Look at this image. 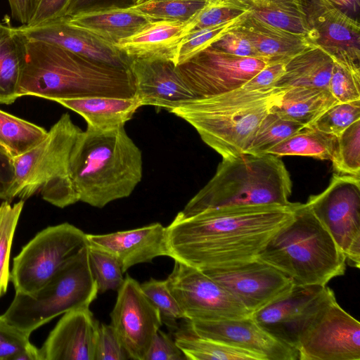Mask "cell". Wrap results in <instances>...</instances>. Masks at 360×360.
Masks as SVG:
<instances>
[{"label":"cell","instance_id":"1","mask_svg":"<svg viewBox=\"0 0 360 360\" xmlns=\"http://www.w3.org/2000/svg\"><path fill=\"white\" fill-rule=\"evenodd\" d=\"M297 202L209 209L179 213L166 227L169 257L199 270L257 258L293 217Z\"/></svg>","mask_w":360,"mask_h":360},{"label":"cell","instance_id":"2","mask_svg":"<svg viewBox=\"0 0 360 360\" xmlns=\"http://www.w3.org/2000/svg\"><path fill=\"white\" fill-rule=\"evenodd\" d=\"M24 37L19 97L34 96L56 102L90 96H136L129 68L100 63L52 43Z\"/></svg>","mask_w":360,"mask_h":360},{"label":"cell","instance_id":"3","mask_svg":"<svg viewBox=\"0 0 360 360\" xmlns=\"http://www.w3.org/2000/svg\"><path fill=\"white\" fill-rule=\"evenodd\" d=\"M70 176L79 201L102 208L129 197L140 183L141 151L124 127L102 131L87 126L73 147Z\"/></svg>","mask_w":360,"mask_h":360},{"label":"cell","instance_id":"4","mask_svg":"<svg viewBox=\"0 0 360 360\" xmlns=\"http://www.w3.org/2000/svg\"><path fill=\"white\" fill-rule=\"evenodd\" d=\"M287 88L250 90L243 86L219 95L192 98L169 110L192 125L222 158L245 153L264 117Z\"/></svg>","mask_w":360,"mask_h":360},{"label":"cell","instance_id":"5","mask_svg":"<svg viewBox=\"0 0 360 360\" xmlns=\"http://www.w3.org/2000/svg\"><path fill=\"white\" fill-rule=\"evenodd\" d=\"M292 183L279 157L244 153L222 158L215 174L179 214L232 206L290 205Z\"/></svg>","mask_w":360,"mask_h":360},{"label":"cell","instance_id":"6","mask_svg":"<svg viewBox=\"0 0 360 360\" xmlns=\"http://www.w3.org/2000/svg\"><path fill=\"white\" fill-rule=\"evenodd\" d=\"M296 285H326L344 275L346 258L306 203L297 202L292 219L257 257Z\"/></svg>","mask_w":360,"mask_h":360},{"label":"cell","instance_id":"7","mask_svg":"<svg viewBox=\"0 0 360 360\" xmlns=\"http://www.w3.org/2000/svg\"><path fill=\"white\" fill-rule=\"evenodd\" d=\"M82 130L65 113L45 138L14 157L12 198H28L40 192L44 200L63 208L79 201L70 176V157Z\"/></svg>","mask_w":360,"mask_h":360},{"label":"cell","instance_id":"8","mask_svg":"<svg viewBox=\"0 0 360 360\" xmlns=\"http://www.w3.org/2000/svg\"><path fill=\"white\" fill-rule=\"evenodd\" d=\"M98 294L90 268L88 245L37 292H15L1 316L10 324L30 335L59 315L89 307Z\"/></svg>","mask_w":360,"mask_h":360},{"label":"cell","instance_id":"9","mask_svg":"<svg viewBox=\"0 0 360 360\" xmlns=\"http://www.w3.org/2000/svg\"><path fill=\"white\" fill-rule=\"evenodd\" d=\"M88 245L86 233L69 223L43 229L13 259L10 280L15 292H37Z\"/></svg>","mask_w":360,"mask_h":360},{"label":"cell","instance_id":"10","mask_svg":"<svg viewBox=\"0 0 360 360\" xmlns=\"http://www.w3.org/2000/svg\"><path fill=\"white\" fill-rule=\"evenodd\" d=\"M360 176L334 174L306 204L331 236L349 266H360Z\"/></svg>","mask_w":360,"mask_h":360},{"label":"cell","instance_id":"11","mask_svg":"<svg viewBox=\"0 0 360 360\" xmlns=\"http://www.w3.org/2000/svg\"><path fill=\"white\" fill-rule=\"evenodd\" d=\"M327 285H296L283 297L252 313L267 333L297 349L302 334L330 304L335 302Z\"/></svg>","mask_w":360,"mask_h":360},{"label":"cell","instance_id":"12","mask_svg":"<svg viewBox=\"0 0 360 360\" xmlns=\"http://www.w3.org/2000/svg\"><path fill=\"white\" fill-rule=\"evenodd\" d=\"M166 281L186 321H217L251 314L233 295L195 268L174 261Z\"/></svg>","mask_w":360,"mask_h":360},{"label":"cell","instance_id":"13","mask_svg":"<svg viewBox=\"0 0 360 360\" xmlns=\"http://www.w3.org/2000/svg\"><path fill=\"white\" fill-rule=\"evenodd\" d=\"M310 43L335 62L360 72V24L330 0H296Z\"/></svg>","mask_w":360,"mask_h":360},{"label":"cell","instance_id":"14","mask_svg":"<svg viewBox=\"0 0 360 360\" xmlns=\"http://www.w3.org/2000/svg\"><path fill=\"white\" fill-rule=\"evenodd\" d=\"M267 64L259 58L229 55L210 46L176 66L194 98H202L241 87Z\"/></svg>","mask_w":360,"mask_h":360},{"label":"cell","instance_id":"15","mask_svg":"<svg viewBox=\"0 0 360 360\" xmlns=\"http://www.w3.org/2000/svg\"><path fill=\"white\" fill-rule=\"evenodd\" d=\"M202 271L251 314L286 295L294 286L288 276L257 257Z\"/></svg>","mask_w":360,"mask_h":360},{"label":"cell","instance_id":"16","mask_svg":"<svg viewBox=\"0 0 360 360\" xmlns=\"http://www.w3.org/2000/svg\"><path fill=\"white\" fill-rule=\"evenodd\" d=\"M297 350L298 360H360V323L335 301L302 334Z\"/></svg>","mask_w":360,"mask_h":360},{"label":"cell","instance_id":"17","mask_svg":"<svg viewBox=\"0 0 360 360\" xmlns=\"http://www.w3.org/2000/svg\"><path fill=\"white\" fill-rule=\"evenodd\" d=\"M110 314L111 323L131 359L145 360L153 337L162 321L140 283L129 274L117 291Z\"/></svg>","mask_w":360,"mask_h":360},{"label":"cell","instance_id":"18","mask_svg":"<svg viewBox=\"0 0 360 360\" xmlns=\"http://www.w3.org/2000/svg\"><path fill=\"white\" fill-rule=\"evenodd\" d=\"M196 335L243 349L262 360H298V352L277 340L251 316L217 321H186Z\"/></svg>","mask_w":360,"mask_h":360},{"label":"cell","instance_id":"19","mask_svg":"<svg viewBox=\"0 0 360 360\" xmlns=\"http://www.w3.org/2000/svg\"><path fill=\"white\" fill-rule=\"evenodd\" d=\"M127 59L135 82L136 96L142 106L165 108L169 111L180 103L195 98L174 62Z\"/></svg>","mask_w":360,"mask_h":360},{"label":"cell","instance_id":"20","mask_svg":"<svg viewBox=\"0 0 360 360\" xmlns=\"http://www.w3.org/2000/svg\"><path fill=\"white\" fill-rule=\"evenodd\" d=\"M100 323L89 307L63 314L39 349L41 360H95Z\"/></svg>","mask_w":360,"mask_h":360},{"label":"cell","instance_id":"21","mask_svg":"<svg viewBox=\"0 0 360 360\" xmlns=\"http://www.w3.org/2000/svg\"><path fill=\"white\" fill-rule=\"evenodd\" d=\"M89 245L112 255L123 273L136 264L169 257L166 227L155 222L140 228L106 234H86Z\"/></svg>","mask_w":360,"mask_h":360},{"label":"cell","instance_id":"22","mask_svg":"<svg viewBox=\"0 0 360 360\" xmlns=\"http://www.w3.org/2000/svg\"><path fill=\"white\" fill-rule=\"evenodd\" d=\"M16 30L26 38L52 43L74 53L113 66L128 68V59L115 46L70 25L61 18L34 26L20 25Z\"/></svg>","mask_w":360,"mask_h":360},{"label":"cell","instance_id":"23","mask_svg":"<svg viewBox=\"0 0 360 360\" xmlns=\"http://www.w3.org/2000/svg\"><path fill=\"white\" fill-rule=\"evenodd\" d=\"M191 30L190 20H152L115 47L127 58L167 60L176 64L179 44Z\"/></svg>","mask_w":360,"mask_h":360},{"label":"cell","instance_id":"24","mask_svg":"<svg viewBox=\"0 0 360 360\" xmlns=\"http://www.w3.org/2000/svg\"><path fill=\"white\" fill-rule=\"evenodd\" d=\"M268 63H286L314 46L307 36L271 26L248 13L237 27Z\"/></svg>","mask_w":360,"mask_h":360},{"label":"cell","instance_id":"25","mask_svg":"<svg viewBox=\"0 0 360 360\" xmlns=\"http://www.w3.org/2000/svg\"><path fill=\"white\" fill-rule=\"evenodd\" d=\"M64 18L70 25L115 47L153 20L131 7L89 11Z\"/></svg>","mask_w":360,"mask_h":360},{"label":"cell","instance_id":"26","mask_svg":"<svg viewBox=\"0 0 360 360\" xmlns=\"http://www.w3.org/2000/svg\"><path fill=\"white\" fill-rule=\"evenodd\" d=\"M56 102L83 117L87 126L102 131L124 127L142 106L136 96L131 98L90 96Z\"/></svg>","mask_w":360,"mask_h":360},{"label":"cell","instance_id":"27","mask_svg":"<svg viewBox=\"0 0 360 360\" xmlns=\"http://www.w3.org/2000/svg\"><path fill=\"white\" fill-rule=\"evenodd\" d=\"M5 16L0 22V103L9 105L19 97L25 63V37Z\"/></svg>","mask_w":360,"mask_h":360},{"label":"cell","instance_id":"28","mask_svg":"<svg viewBox=\"0 0 360 360\" xmlns=\"http://www.w3.org/2000/svg\"><path fill=\"white\" fill-rule=\"evenodd\" d=\"M334 60L317 46L310 47L285 63L275 87H315L328 90Z\"/></svg>","mask_w":360,"mask_h":360},{"label":"cell","instance_id":"29","mask_svg":"<svg viewBox=\"0 0 360 360\" xmlns=\"http://www.w3.org/2000/svg\"><path fill=\"white\" fill-rule=\"evenodd\" d=\"M337 103L328 89L295 86L286 89L271 111L304 126Z\"/></svg>","mask_w":360,"mask_h":360},{"label":"cell","instance_id":"30","mask_svg":"<svg viewBox=\"0 0 360 360\" xmlns=\"http://www.w3.org/2000/svg\"><path fill=\"white\" fill-rule=\"evenodd\" d=\"M338 146L337 136L323 132L310 124L274 146L266 154L278 157H311L330 160L334 165L337 160Z\"/></svg>","mask_w":360,"mask_h":360},{"label":"cell","instance_id":"31","mask_svg":"<svg viewBox=\"0 0 360 360\" xmlns=\"http://www.w3.org/2000/svg\"><path fill=\"white\" fill-rule=\"evenodd\" d=\"M174 341L186 359L262 360L255 354L199 336L187 326L176 332Z\"/></svg>","mask_w":360,"mask_h":360},{"label":"cell","instance_id":"32","mask_svg":"<svg viewBox=\"0 0 360 360\" xmlns=\"http://www.w3.org/2000/svg\"><path fill=\"white\" fill-rule=\"evenodd\" d=\"M47 131L41 127L0 110V145L13 158L39 143Z\"/></svg>","mask_w":360,"mask_h":360},{"label":"cell","instance_id":"33","mask_svg":"<svg viewBox=\"0 0 360 360\" xmlns=\"http://www.w3.org/2000/svg\"><path fill=\"white\" fill-rule=\"evenodd\" d=\"M304 125L270 111L262 120L245 153L264 155Z\"/></svg>","mask_w":360,"mask_h":360},{"label":"cell","instance_id":"34","mask_svg":"<svg viewBox=\"0 0 360 360\" xmlns=\"http://www.w3.org/2000/svg\"><path fill=\"white\" fill-rule=\"evenodd\" d=\"M23 205V200L13 205L4 200L0 205V297L6 292L10 281L11 246Z\"/></svg>","mask_w":360,"mask_h":360},{"label":"cell","instance_id":"35","mask_svg":"<svg viewBox=\"0 0 360 360\" xmlns=\"http://www.w3.org/2000/svg\"><path fill=\"white\" fill-rule=\"evenodd\" d=\"M208 0H146L131 8L153 20L185 22L191 20Z\"/></svg>","mask_w":360,"mask_h":360},{"label":"cell","instance_id":"36","mask_svg":"<svg viewBox=\"0 0 360 360\" xmlns=\"http://www.w3.org/2000/svg\"><path fill=\"white\" fill-rule=\"evenodd\" d=\"M248 13L228 22L193 30L188 32L179 44L176 58V65L187 61L195 54L211 46L226 32L237 27Z\"/></svg>","mask_w":360,"mask_h":360},{"label":"cell","instance_id":"37","mask_svg":"<svg viewBox=\"0 0 360 360\" xmlns=\"http://www.w3.org/2000/svg\"><path fill=\"white\" fill-rule=\"evenodd\" d=\"M89 259L98 293L108 290L117 291L124 278L117 260L110 254L89 245Z\"/></svg>","mask_w":360,"mask_h":360},{"label":"cell","instance_id":"38","mask_svg":"<svg viewBox=\"0 0 360 360\" xmlns=\"http://www.w3.org/2000/svg\"><path fill=\"white\" fill-rule=\"evenodd\" d=\"M248 13L240 0H208L190 20L191 30L214 26Z\"/></svg>","mask_w":360,"mask_h":360},{"label":"cell","instance_id":"39","mask_svg":"<svg viewBox=\"0 0 360 360\" xmlns=\"http://www.w3.org/2000/svg\"><path fill=\"white\" fill-rule=\"evenodd\" d=\"M335 170L342 174L360 176V120L355 121L338 136Z\"/></svg>","mask_w":360,"mask_h":360},{"label":"cell","instance_id":"40","mask_svg":"<svg viewBox=\"0 0 360 360\" xmlns=\"http://www.w3.org/2000/svg\"><path fill=\"white\" fill-rule=\"evenodd\" d=\"M140 285L145 295L158 309L162 321L169 328H176V321L184 319V316L176 300L169 290L166 280L151 278Z\"/></svg>","mask_w":360,"mask_h":360},{"label":"cell","instance_id":"41","mask_svg":"<svg viewBox=\"0 0 360 360\" xmlns=\"http://www.w3.org/2000/svg\"><path fill=\"white\" fill-rule=\"evenodd\" d=\"M360 120V100L337 103L323 112L311 124L318 129L338 136L350 124Z\"/></svg>","mask_w":360,"mask_h":360},{"label":"cell","instance_id":"42","mask_svg":"<svg viewBox=\"0 0 360 360\" xmlns=\"http://www.w3.org/2000/svg\"><path fill=\"white\" fill-rule=\"evenodd\" d=\"M328 90L338 103L360 100V72L334 62Z\"/></svg>","mask_w":360,"mask_h":360},{"label":"cell","instance_id":"43","mask_svg":"<svg viewBox=\"0 0 360 360\" xmlns=\"http://www.w3.org/2000/svg\"><path fill=\"white\" fill-rule=\"evenodd\" d=\"M30 335L7 322L0 316V360H13L20 352L30 348Z\"/></svg>","mask_w":360,"mask_h":360},{"label":"cell","instance_id":"44","mask_svg":"<svg viewBox=\"0 0 360 360\" xmlns=\"http://www.w3.org/2000/svg\"><path fill=\"white\" fill-rule=\"evenodd\" d=\"M131 359L118 335L110 324L100 323L95 351V360Z\"/></svg>","mask_w":360,"mask_h":360},{"label":"cell","instance_id":"45","mask_svg":"<svg viewBox=\"0 0 360 360\" xmlns=\"http://www.w3.org/2000/svg\"><path fill=\"white\" fill-rule=\"evenodd\" d=\"M211 46L229 55L264 60L237 27L226 32Z\"/></svg>","mask_w":360,"mask_h":360},{"label":"cell","instance_id":"46","mask_svg":"<svg viewBox=\"0 0 360 360\" xmlns=\"http://www.w3.org/2000/svg\"><path fill=\"white\" fill-rule=\"evenodd\" d=\"M183 359H186V358L175 341L159 329L153 338L145 360Z\"/></svg>","mask_w":360,"mask_h":360},{"label":"cell","instance_id":"47","mask_svg":"<svg viewBox=\"0 0 360 360\" xmlns=\"http://www.w3.org/2000/svg\"><path fill=\"white\" fill-rule=\"evenodd\" d=\"M136 3L137 0H70L64 17L99 10L127 8Z\"/></svg>","mask_w":360,"mask_h":360},{"label":"cell","instance_id":"48","mask_svg":"<svg viewBox=\"0 0 360 360\" xmlns=\"http://www.w3.org/2000/svg\"><path fill=\"white\" fill-rule=\"evenodd\" d=\"M70 0H39L34 14L27 26L63 18Z\"/></svg>","mask_w":360,"mask_h":360},{"label":"cell","instance_id":"49","mask_svg":"<svg viewBox=\"0 0 360 360\" xmlns=\"http://www.w3.org/2000/svg\"><path fill=\"white\" fill-rule=\"evenodd\" d=\"M285 65V63L267 64L242 86L250 90H266L275 87L284 72Z\"/></svg>","mask_w":360,"mask_h":360},{"label":"cell","instance_id":"50","mask_svg":"<svg viewBox=\"0 0 360 360\" xmlns=\"http://www.w3.org/2000/svg\"><path fill=\"white\" fill-rule=\"evenodd\" d=\"M15 171L13 158L7 150L0 145V200L10 202Z\"/></svg>","mask_w":360,"mask_h":360},{"label":"cell","instance_id":"51","mask_svg":"<svg viewBox=\"0 0 360 360\" xmlns=\"http://www.w3.org/2000/svg\"><path fill=\"white\" fill-rule=\"evenodd\" d=\"M39 0H8L11 17L15 20L27 25L35 11Z\"/></svg>","mask_w":360,"mask_h":360},{"label":"cell","instance_id":"52","mask_svg":"<svg viewBox=\"0 0 360 360\" xmlns=\"http://www.w3.org/2000/svg\"><path fill=\"white\" fill-rule=\"evenodd\" d=\"M330 1L347 16L359 22L360 0Z\"/></svg>","mask_w":360,"mask_h":360},{"label":"cell","instance_id":"53","mask_svg":"<svg viewBox=\"0 0 360 360\" xmlns=\"http://www.w3.org/2000/svg\"><path fill=\"white\" fill-rule=\"evenodd\" d=\"M243 2L245 1H257L265 4H296V0H240Z\"/></svg>","mask_w":360,"mask_h":360},{"label":"cell","instance_id":"54","mask_svg":"<svg viewBox=\"0 0 360 360\" xmlns=\"http://www.w3.org/2000/svg\"><path fill=\"white\" fill-rule=\"evenodd\" d=\"M144 1H146V0H137L136 4H140V3H141V2Z\"/></svg>","mask_w":360,"mask_h":360}]
</instances>
